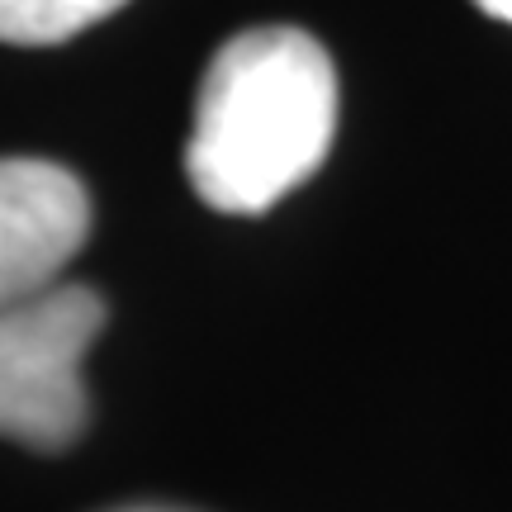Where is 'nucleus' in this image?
<instances>
[{
    "mask_svg": "<svg viewBox=\"0 0 512 512\" xmlns=\"http://www.w3.org/2000/svg\"><path fill=\"white\" fill-rule=\"evenodd\" d=\"M337 133V72L304 29H247L204 67L185 176L219 214H266L323 166Z\"/></svg>",
    "mask_w": 512,
    "mask_h": 512,
    "instance_id": "1",
    "label": "nucleus"
},
{
    "mask_svg": "<svg viewBox=\"0 0 512 512\" xmlns=\"http://www.w3.org/2000/svg\"><path fill=\"white\" fill-rule=\"evenodd\" d=\"M124 512H166V508H124Z\"/></svg>",
    "mask_w": 512,
    "mask_h": 512,
    "instance_id": "6",
    "label": "nucleus"
},
{
    "mask_svg": "<svg viewBox=\"0 0 512 512\" xmlns=\"http://www.w3.org/2000/svg\"><path fill=\"white\" fill-rule=\"evenodd\" d=\"M124 5L128 0H0V43H19V48L67 43Z\"/></svg>",
    "mask_w": 512,
    "mask_h": 512,
    "instance_id": "4",
    "label": "nucleus"
},
{
    "mask_svg": "<svg viewBox=\"0 0 512 512\" xmlns=\"http://www.w3.org/2000/svg\"><path fill=\"white\" fill-rule=\"evenodd\" d=\"M475 5L489 19H503V24H512V0H475Z\"/></svg>",
    "mask_w": 512,
    "mask_h": 512,
    "instance_id": "5",
    "label": "nucleus"
},
{
    "mask_svg": "<svg viewBox=\"0 0 512 512\" xmlns=\"http://www.w3.org/2000/svg\"><path fill=\"white\" fill-rule=\"evenodd\" d=\"M91 238V195L67 166L0 157V309L53 290Z\"/></svg>",
    "mask_w": 512,
    "mask_h": 512,
    "instance_id": "3",
    "label": "nucleus"
},
{
    "mask_svg": "<svg viewBox=\"0 0 512 512\" xmlns=\"http://www.w3.org/2000/svg\"><path fill=\"white\" fill-rule=\"evenodd\" d=\"M105 328V299L86 285L29 294L0 309V437L62 451L81 437L86 399V351Z\"/></svg>",
    "mask_w": 512,
    "mask_h": 512,
    "instance_id": "2",
    "label": "nucleus"
}]
</instances>
